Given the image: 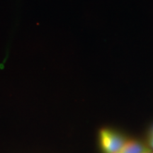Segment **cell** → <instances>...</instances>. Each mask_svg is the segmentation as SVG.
<instances>
[{
    "instance_id": "6da1fadb",
    "label": "cell",
    "mask_w": 153,
    "mask_h": 153,
    "mask_svg": "<svg viewBox=\"0 0 153 153\" xmlns=\"http://www.w3.org/2000/svg\"><path fill=\"white\" fill-rule=\"evenodd\" d=\"M101 147L106 153H118L124 144L121 137L109 130H101L100 132Z\"/></svg>"
},
{
    "instance_id": "5b68a950",
    "label": "cell",
    "mask_w": 153,
    "mask_h": 153,
    "mask_svg": "<svg viewBox=\"0 0 153 153\" xmlns=\"http://www.w3.org/2000/svg\"><path fill=\"white\" fill-rule=\"evenodd\" d=\"M118 153H120V152H118Z\"/></svg>"
},
{
    "instance_id": "3957f363",
    "label": "cell",
    "mask_w": 153,
    "mask_h": 153,
    "mask_svg": "<svg viewBox=\"0 0 153 153\" xmlns=\"http://www.w3.org/2000/svg\"><path fill=\"white\" fill-rule=\"evenodd\" d=\"M150 145L151 147L153 148V132H152V135H151V137H150Z\"/></svg>"
},
{
    "instance_id": "7a4b0ae2",
    "label": "cell",
    "mask_w": 153,
    "mask_h": 153,
    "mask_svg": "<svg viewBox=\"0 0 153 153\" xmlns=\"http://www.w3.org/2000/svg\"><path fill=\"white\" fill-rule=\"evenodd\" d=\"M148 149H147L143 145L135 142V141H128L125 142L120 149V153H145L149 152Z\"/></svg>"
},
{
    "instance_id": "277c9868",
    "label": "cell",
    "mask_w": 153,
    "mask_h": 153,
    "mask_svg": "<svg viewBox=\"0 0 153 153\" xmlns=\"http://www.w3.org/2000/svg\"><path fill=\"white\" fill-rule=\"evenodd\" d=\"M145 153H153V152H150V151H149V152H145Z\"/></svg>"
}]
</instances>
